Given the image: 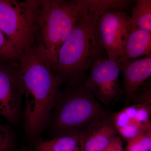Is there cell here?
Wrapping results in <instances>:
<instances>
[{
  "mask_svg": "<svg viewBox=\"0 0 151 151\" xmlns=\"http://www.w3.org/2000/svg\"><path fill=\"white\" fill-rule=\"evenodd\" d=\"M87 3L88 0H38L31 50L51 70Z\"/></svg>",
  "mask_w": 151,
  "mask_h": 151,
  "instance_id": "3",
  "label": "cell"
},
{
  "mask_svg": "<svg viewBox=\"0 0 151 151\" xmlns=\"http://www.w3.org/2000/svg\"><path fill=\"white\" fill-rule=\"evenodd\" d=\"M14 138L13 132L8 125L0 124V151H11Z\"/></svg>",
  "mask_w": 151,
  "mask_h": 151,
  "instance_id": "17",
  "label": "cell"
},
{
  "mask_svg": "<svg viewBox=\"0 0 151 151\" xmlns=\"http://www.w3.org/2000/svg\"><path fill=\"white\" fill-rule=\"evenodd\" d=\"M84 132H74L56 136L50 141L36 142L47 151H83Z\"/></svg>",
  "mask_w": 151,
  "mask_h": 151,
  "instance_id": "13",
  "label": "cell"
},
{
  "mask_svg": "<svg viewBox=\"0 0 151 151\" xmlns=\"http://www.w3.org/2000/svg\"><path fill=\"white\" fill-rule=\"evenodd\" d=\"M22 53L0 29V63L19 65Z\"/></svg>",
  "mask_w": 151,
  "mask_h": 151,
  "instance_id": "15",
  "label": "cell"
},
{
  "mask_svg": "<svg viewBox=\"0 0 151 151\" xmlns=\"http://www.w3.org/2000/svg\"><path fill=\"white\" fill-rule=\"evenodd\" d=\"M125 151H151V130L127 142Z\"/></svg>",
  "mask_w": 151,
  "mask_h": 151,
  "instance_id": "16",
  "label": "cell"
},
{
  "mask_svg": "<svg viewBox=\"0 0 151 151\" xmlns=\"http://www.w3.org/2000/svg\"><path fill=\"white\" fill-rule=\"evenodd\" d=\"M38 0H0V29L22 53L31 50Z\"/></svg>",
  "mask_w": 151,
  "mask_h": 151,
  "instance_id": "5",
  "label": "cell"
},
{
  "mask_svg": "<svg viewBox=\"0 0 151 151\" xmlns=\"http://www.w3.org/2000/svg\"><path fill=\"white\" fill-rule=\"evenodd\" d=\"M133 30L142 29L151 32V1L137 0L129 17Z\"/></svg>",
  "mask_w": 151,
  "mask_h": 151,
  "instance_id": "14",
  "label": "cell"
},
{
  "mask_svg": "<svg viewBox=\"0 0 151 151\" xmlns=\"http://www.w3.org/2000/svg\"><path fill=\"white\" fill-rule=\"evenodd\" d=\"M97 29L108 59L118 63L125 43L133 31L129 17L122 11H107L98 19Z\"/></svg>",
  "mask_w": 151,
  "mask_h": 151,
  "instance_id": "7",
  "label": "cell"
},
{
  "mask_svg": "<svg viewBox=\"0 0 151 151\" xmlns=\"http://www.w3.org/2000/svg\"><path fill=\"white\" fill-rule=\"evenodd\" d=\"M126 0H88L75 27L60 49L52 72L63 82L84 81L94 62L107 58L100 40L97 22L105 12L126 7Z\"/></svg>",
  "mask_w": 151,
  "mask_h": 151,
  "instance_id": "1",
  "label": "cell"
},
{
  "mask_svg": "<svg viewBox=\"0 0 151 151\" xmlns=\"http://www.w3.org/2000/svg\"><path fill=\"white\" fill-rule=\"evenodd\" d=\"M117 136L111 116L95 122L84 131L83 151H103Z\"/></svg>",
  "mask_w": 151,
  "mask_h": 151,
  "instance_id": "11",
  "label": "cell"
},
{
  "mask_svg": "<svg viewBox=\"0 0 151 151\" xmlns=\"http://www.w3.org/2000/svg\"><path fill=\"white\" fill-rule=\"evenodd\" d=\"M24 88L19 65L0 63V115L18 122Z\"/></svg>",
  "mask_w": 151,
  "mask_h": 151,
  "instance_id": "8",
  "label": "cell"
},
{
  "mask_svg": "<svg viewBox=\"0 0 151 151\" xmlns=\"http://www.w3.org/2000/svg\"><path fill=\"white\" fill-rule=\"evenodd\" d=\"M132 105L111 115L113 126L127 141L151 130V105L133 101Z\"/></svg>",
  "mask_w": 151,
  "mask_h": 151,
  "instance_id": "9",
  "label": "cell"
},
{
  "mask_svg": "<svg viewBox=\"0 0 151 151\" xmlns=\"http://www.w3.org/2000/svg\"><path fill=\"white\" fill-rule=\"evenodd\" d=\"M36 150L37 151H47L45 149L42 147L40 145H39L37 143H36Z\"/></svg>",
  "mask_w": 151,
  "mask_h": 151,
  "instance_id": "19",
  "label": "cell"
},
{
  "mask_svg": "<svg viewBox=\"0 0 151 151\" xmlns=\"http://www.w3.org/2000/svg\"><path fill=\"white\" fill-rule=\"evenodd\" d=\"M19 65L26 101L25 132L37 137L48 123L63 82L31 50L22 54Z\"/></svg>",
  "mask_w": 151,
  "mask_h": 151,
  "instance_id": "2",
  "label": "cell"
},
{
  "mask_svg": "<svg viewBox=\"0 0 151 151\" xmlns=\"http://www.w3.org/2000/svg\"><path fill=\"white\" fill-rule=\"evenodd\" d=\"M84 81L68 83L60 90L51 113L52 127L57 136L84 132L92 124L111 116Z\"/></svg>",
  "mask_w": 151,
  "mask_h": 151,
  "instance_id": "4",
  "label": "cell"
},
{
  "mask_svg": "<svg viewBox=\"0 0 151 151\" xmlns=\"http://www.w3.org/2000/svg\"><path fill=\"white\" fill-rule=\"evenodd\" d=\"M151 55V32L135 29L129 35L118 63Z\"/></svg>",
  "mask_w": 151,
  "mask_h": 151,
  "instance_id": "12",
  "label": "cell"
},
{
  "mask_svg": "<svg viewBox=\"0 0 151 151\" xmlns=\"http://www.w3.org/2000/svg\"><path fill=\"white\" fill-rule=\"evenodd\" d=\"M89 72L84 85L100 103L107 105L115 104L122 92L119 63L108 58H100L93 63Z\"/></svg>",
  "mask_w": 151,
  "mask_h": 151,
  "instance_id": "6",
  "label": "cell"
},
{
  "mask_svg": "<svg viewBox=\"0 0 151 151\" xmlns=\"http://www.w3.org/2000/svg\"><path fill=\"white\" fill-rule=\"evenodd\" d=\"M103 151H124L121 137L117 136Z\"/></svg>",
  "mask_w": 151,
  "mask_h": 151,
  "instance_id": "18",
  "label": "cell"
},
{
  "mask_svg": "<svg viewBox=\"0 0 151 151\" xmlns=\"http://www.w3.org/2000/svg\"><path fill=\"white\" fill-rule=\"evenodd\" d=\"M123 73L125 106L131 104L140 87L151 76V55L119 64Z\"/></svg>",
  "mask_w": 151,
  "mask_h": 151,
  "instance_id": "10",
  "label": "cell"
}]
</instances>
